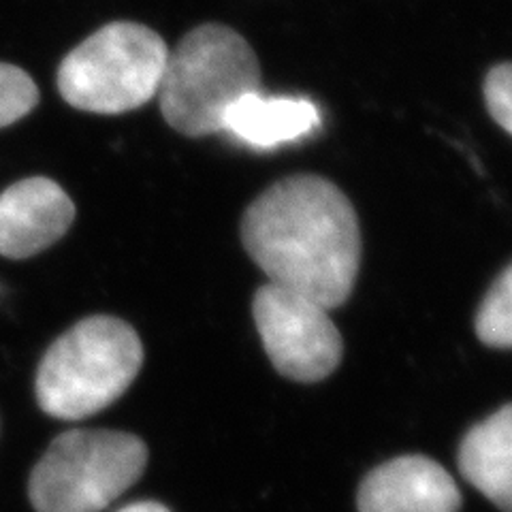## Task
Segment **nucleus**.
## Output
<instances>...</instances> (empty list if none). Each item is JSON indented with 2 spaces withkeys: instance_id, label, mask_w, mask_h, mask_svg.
Masks as SVG:
<instances>
[{
  "instance_id": "1",
  "label": "nucleus",
  "mask_w": 512,
  "mask_h": 512,
  "mask_svg": "<svg viewBox=\"0 0 512 512\" xmlns=\"http://www.w3.org/2000/svg\"><path fill=\"white\" fill-rule=\"evenodd\" d=\"M242 242L271 284L325 310L355 288L361 229L350 199L320 175H291L269 186L242 218Z\"/></svg>"
},
{
  "instance_id": "2",
  "label": "nucleus",
  "mask_w": 512,
  "mask_h": 512,
  "mask_svg": "<svg viewBox=\"0 0 512 512\" xmlns=\"http://www.w3.org/2000/svg\"><path fill=\"white\" fill-rule=\"evenodd\" d=\"M261 64L252 45L224 24H201L169 52L158 101L165 122L186 137L222 133L227 111L261 92Z\"/></svg>"
},
{
  "instance_id": "3",
  "label": "nucleus",
  "mask_w": 512,
  "mask_h": 512,
  "mask_svg": "<svg viewBox=\"0 0 512 512\" xmlns=\"http://www.w3.org/2000/svg\"><path fill=\"white\" fill-rule=\"evenodd\" d=\"M143 365L137 331L114 316L79 320L47 348L37 370V402L60 421H82L126 393Z\"/></svg>"
},
{
  "instance_id": "4",
  "label": "nucleus",
  "mask_w": 512,
  "mask_h": 512,
  "mask_svg": "<svg viewBox=\"0 0 512 512\" xmlns=\"http://www.w3.org/2000/svg\"><path fill=\"white\" fill-rule=\"evenodd\" d=\"M169 58L165 39L137 22H111L64 56L58 90L71 107L116 116L158 94Z\"/></svg>"
},
{
  "instance_id": "5",
  "label": "nucleus",
  "mask_w": 512,
  "mask_h": 512,
  "mask_svg": "<svg viewBox=\"0 0 512 512\" xmlns=\"http://www.w3.org/2000/svg\"><path fill=\"white\" fill-rule=\"evenodd\" d=\"M148 466L141 438L114 429L60 434L30 474L37 512H101L131 489Z\"/></svg>"
},
{
  "instance_id": "6",
  "label": "nucleus",
  "mask_w": 512,
  "mask_h": 512,
  "mask_svg": "<svg viewBox=\"0 0 512 512\" xmlns=\"http://www.w3.org/2000/svg\"><path fill=\"white\" fill-rule=\"evenodd\" d=\"M252 316L271 365L284 378L318 382L340 365L342 335L320 303L267 282L254 293Z\"/></svg>"
},
{
  "instance_id": "7",
  "label": "nucleus",
  "mask_w": 512,
  "mask_h": 512,
  "mask_svg": "<svg viewBox=\"0 0 512 512\" xmlns=\"http://www.w3.org/2000/svg\"><path fill=\"white\" fill-rule=\"evenodd\" d=\"M75 205L50 178H26L0 195V256L30 259L71 229Z\"/></svg>"
},
{
  "instance_id": "8",
  "label": "nucleus",
  "mask_w": 512,
  "mask_h": 512,
  "mask_svg": "<svg viewBox=\"0 0 512 512\" xmlns=\"http://www.w3.org/2000/svg\"><path fill=\"white\" fill-rule=\"evenodd\" d=\"M359 512H459L461 493L438 461L406 455L382 463L363 478Z\"/></svg>"
},
{
  "instance_id": "9",
  "label": "nucleus",
  "mask_w": 512,
  "mask_h": 512,
  "mask_svg": "<svg viewBox=\"0 0 512 512\" xmlns=\"http://www.w3.org/2000/svg\"><path fill=\"white\" fill-rule=\"evenodd\" d=\"M320 124H323L320 109L310 99L252 92L227 111L222 133L231 135L244 146L271 150L310 137Z\"/></svg>"
},
{
  "instance_id": "10",
  "label": "nucleus",
  "mask_w": 512,
  "mask_h": 512,
  "mask_svg": "<svg viewBox=\"0 0 512 512\" xmlns=\"http://www.w3.org/2000/svg\"><path fill=\"white\" fill-rule=\"evenodd\" d=\"M459 472L502 512H512V404L474 425L459 446Z\"/></svg>"
},
{
  "instance_id": "11",
  "label": "nucleus",
  "mask_w": 512,
  "mask_h": 512,
  "mask_svg": "<svg viewBox=\"0 0 512 512\" xmlns=\"http://www.w3.org/2000/svg\"><path fill=\"white\" fill-rule=\"evenodd\" d=\"M476 335L491 348H512V265L495 280L480 303Z\"/></svg>"
},
{
  "instance_id": "12",
  "label": "nucleus",
  "mask_w": 512,
  "mask_h": 512,
  "mask_svg": "<svg viewBox=\"0 0 512 512\" xmlns=\"http://www.w3.org/2000/svg\"><path fill=\"white\" fill-rule=\"evenodd\" d=\"M39 105V88L15 64L0 62V128L26 118Z\"/></svg>"
},
{
  "instance_id": "13",
  "label": "nucleus",
  "mask_w": 512,
  "mask_h": 512,
  "mask_svg": "<svg viewBox=\"0 0 512 512\" xmlns=\"http://www.w3.org/2000/svg\"><path fill=\"white\" fill-rule=\"evenodd\" d=\"M483 96L489 116L512 135V62H500L489 69L483 82Z\"/></svg>"
},
{
  "instance_id": "14",
  "label": "nucleus",
  "mask_w": 512,
  "mask_h": 512,
  "mask_svg": "<svg viewBox=\"0 0 512 512\" xmlns=\"http://www.w3.org/2000/svg\"><path fill=\"white\" fill-rule=\"evenodd\" d=\"M116 512H171L167 506H163L160 502L154 500H143V502H133L128 504Z\"/></svg>"
}]
</instances>
